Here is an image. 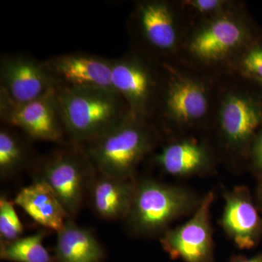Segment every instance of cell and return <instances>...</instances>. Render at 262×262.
<instances>
[{"label":"cell","mask_w":262,"mask_h":262,"mask_svg":"<svg viewBox=\"0 0 262 262\" xmlns=\"http://www.w3.org/2000/svg\"><path fill=\"white\" fill-rule=\"evenodd\" d=\"M56 87L59 89H113V59L91 53L75 52L51 57L43 61Z\"/></svg>","instance_id":"cell-13"},{"label":"cell","mask_w":262,"mask_h":262,"mask_svg":"<svg viewBox=\"0 0 262 262\" xmlns=\"http://www.w3.org/2000/svg\"><path fill=\"white\" fill-rule=\"evenodd\" d=\"M241 67L244 73L262 81V48H250L241 57Z\"/></svg>","instance_id":"cell-23"},{"label":"cell","mask_w":262,"mask_h":262,"mask_svg":"<svg viewBox=\"0 0 262 262\" xmlns=\"http://www.w3.org/2000/svg\"><path fill=\"white\" fill-rule=\"evenodd\" d=\"M163 84V63L134 48L113 59V89L133 115L153 120Z\"/></svg>","instance_id":"cell-8"},{"label":"cell","mask_w":262,"mask_h":262,"mask_svg":"<svg viewBox=\"0 0 262 262\" xmlns=\"http://www.w3.org/2000/svg\"><path fill=\"white\" fill-rule=\"evenodd\" d=\"M261 82H262V81H261Z\"/></svg>","instance_id":"cell-27"},{"label":"cell","mask_w":262,"mask_h":262,"mask_svg":"<svg viewBox=\"0 0 262 262\" xmlns=\"http://www.w3.org/2000/svg\"><path fill=\"white\" fill-rule=\"evenodd\" d=\"M211 83L163 63V84L153 121L163 133L208 125L214 117L216 98Z\"/></svg>","instance_id":"cell-4"},{"label":"cell","mask_w":262,"mask_h":262,"mask_svg":"<svg viewBox=\"0 0 262 262\" xmlns=\"http://www.w3.org/2000/svg\"><path fill=\"white\" fill-rule=\"evenodd\" d=\"M55 91L56 87L43 61L26 53H2L0 98L21 104Z\"/></svg>","instance_id":"cell-12"},{"label":"cell","mask_w":262,"mask_h":262,"mask_svg":"<svg viewBox=\"0 0 262 262\" xmlns=\"http://www.w3.org/2000/svg\"><path fill=\"white\" fill-rule=\"evenodd\" d=\"M14 201L5 194L0 196V244H8L22 237L24 226L15 211Z\"/></svg>","instance_id":"cell-21"},{"label":"cell","mask_w":262,"mask_h":262,"mask_svg":"<svg viewBox=\"0 0 262 262\" xmlns=\"http://www.w3.org/2000/svg\"><path fill=\"white\" fill-rule=\"evenodd\" d=\"M250 39L249 29L238 8L201 20L186 32L182 49L189 61L215 67L238 61Z\"/></svg>","instance_id":"cell-6"},{"label":"cell","mask_w":262,"mask_h":262,"mask_svg":"<svg viewBox=\"0 0 262 262\" xmlns=\"http://www.w3.org/2000/svg\"><path fill=\"white\" fill-rule=\"evenodd\" d=\"M225 201L220 225L239 249L251 250L262 239V217L254 196L246 186L224 189Z\"/></svg>","instance_id":"cell-14"},{"label":"cell","mask_w":262,"mask_h":262,"mask_svg":"<svg viewBox=\"0 0 262 262\" xmlns=\"http://www.w3.org/2000/svg\"><path fill=\"white\" fill-rule=\"evenodd\" d=\"M214 113L222 145L233 158L248 155L262 123V108L247 93L234 85L221 90Z\"/></svg>","instance_id":"cell-9"},{"label":"cell","mask_w":262,"mask_h":262,"mask_svg":"<svg viewBox=\"0 0 262 262\" xmlns=\"http://www.w3.org/2000/svg\"><path fill=\"white\" fill-rule=\"evenodd\" d=\"M20 131L1 124L0 127V177L10 179L32 166V150L27 136ZM31 140V139H30Z\"/></svg>","instance_id":"cell-19"},{"label":"cell","mask_w":262,"mask_h":262,"mask_svg":"<svg viewBox=\"0 0 262 262\" xmlns=\"http://www.w3.org/2000/svg\"><path fill=\"white\" fill-rule=\"evenodd\" d=\"M54 256L56 262H103L106 252L91 229L67 220L57 232Z\"/></svg>","instance_id":"cell-18"},{"label":"cell","mask_w":262,"mask_h":262,"mask_svg":"<svg viewBox=\"0 0 262 262\" xmlns=\"http://www.w3.org/2000/svg\"><path fill=\"white\" fill-rule=\"evenodd\" d=\"M32 167L34 177L47 183L61 202L68 220L75 221L96 173L83 146L67 141Z\"/></svg>","instance_id":"cell-7"},{"label":"cell","mask_w":262,"mask_h":262,"mask_svg":"<svg viewBox=\"0 0 262 262\" xmlns=\"http://www.w3.org/2000/svg\"><path fill=\"white\" fill-rule=\"evenodd\" d=\"M151 155L155 166L177 178L205 177L214 173L216 167L213 149L195 139H174Z\"/></svg>","instance_id":"cell-15"},{"label":"cell","mask_w":262,"mask_h":262,"mask_svg":"<svg viewBox=\"0 0 262 262\" xmlns=\"http://www.w3.org/2000/svg\"><path fill=\"white\" fill-rule=\"evenodd\" d=\"M229 262H262V251L251 258L246 257L242 255H234Z\"/></svg>","instance_id":"cell-25"},{"label":"cell","mask_w":262,"mask_h":262,"mask_svg":"<svg viewBox=\"0 0 262 262\" xmlns=\"http://www.w3.org/2000/svg\"><path fill=\"white\" fill-rule=\"evenodd\" d=\"M179 5L183 13L192 15L199 21L213 18L235 7V3L224 0H189Z\"/></svg>","instance_id":"cell-22"},{"label":"cell","mask_w":262,"mask_h":262,"mask_svg":"<svg viewBox=\"0 0 262 262\" xmlns=\"http://www.w3.org/2000/svg\"><path fill=\"white\" fill-rule=\"evenodd\" d=\"M46 236V231L42 230L0 244V258L10 262H56L54 256L43 245Z\"/></svg>","instance_id":"cell-20"},{"label":"cell","mask_w":262,"mask_h":262,"mask_svg":"<svg viewBox=\"0 0 262 262\" xmlns=\"http://www.w3.org/2000/svg\"><path fill=\"white\" fill-rule=\"evenodd\" d=\"M163 133L152 120L132 113L120 125L83 146L99 173L136 179L139 165L154 152Z\"/></svg>","instance_id":"cell-3"},{"label":"cell","mask_w":262,"mask_h":262,"mask_svg":"<svg viewBox=\"0 0 262 262\" xmlns=\"http://www.w3.org/2000/svg\"><path fill=\"white\" fill-rule=\"evenodd\" d=\"M136 178H116L96 170L88 195L94 213L105 220H125L134 198Z\"/></svg>","instance_id":"cell-16"},{"label":"cell","mask_w":262,"mask_h":262,"mask_svg":"<svg viewBox=\"0 0 262 262\" xmlns=\"http://www.w3.org/2000/svg\"><path fill=\"white\" fill-rule=\"evenodd\" d=\"M257 186L256 188V192H255L254 199L256 202V206L258 209L259 210L260 213L262 214V177L257 179Z\"/></svg>","instance_id":"cell-26"},{"label":"cell","mask_w":262,"mask_h":262,"mask_svg":"<svg viewBox=\"0 0 262 262\" xmlns=\"http://www.w3.org/2000/svg\"><path fill=\"white\" fill-rule=\"evenodd\" d=\"M56 96L67 140L82 146L113 130L131 114L125 100L112 89H59Z\"/></svg>","instance_id":"cell-2"},{"label":"cell","mask_w":262,"mask_h":262,"mask_svg":"<svg viewBox=\"0 0 262 262\" xmlns=\"http://www.w3.org/2000/svg\"><path fill=\"white\" fill-rule=\"evenodd\" d=\"M203 196L185 186L144 177L136 179L130 210L123 220L133 237H161L176 221L194 214Z\"/></svg>","instance_id":"cell-1"},{"label":"cell","mask_w":262,"mask_h":262,"mask_svg":"<svg viewBox=\"0 0 262 262\" xmlns=\"http://www.w3.org/2000/svg\"><path fill=\"white\" fill-rule=\"evenodd\" d=\"M248 157L253 173L257 179L262 177V131L253 141Z\"/></svg>","instance_id":"cell-24"},{"label":"cell","mask_w":262,"mask_h":262,"mask_svg":"<svg viewBox=\"0 0 262 262\" xmlns=\"http://www.w3.org/2000/svg\"><path fill=\"white\" fill-rule=\"evenodd\" d=\"M34 178L32 184L20 189L13 201L38 225L57 233L68 220L67 213L47 183Z\"/></svg>","instance_id":"cell-17"},{"label":"cell","mask_w":262,"mask_h":262,"mask_svg":"<svg viewBox=\"0 0 262 262\" xmlns=\"http://www.w3.org/2000/svg\"><path fill=\"white\" fill-rule=\"evenodd\" d=\"M0 120L31 140L61 145L68 141L56 91L31 102L17 104L0 98Z\"/></svg>","instance_id":"cell-10"},{"label":"cell","mask_w":262,"mask_h":262,"mask_svg":"<svg viewBox=\"0 0 262 262\" xmlns=\"http://www.w3.org/2000/svg\"><path fill=\"white\" fill-rule=\"evenodd\" d=\"M214 191L207 193L198 209L183 225L170 228L160 237L169 257L184 262H213L214 241L211 209Z\"/></svg>","instance_id":"cell-11"},{"label":"cell","mask_w":262,"mask_h":262,"mask_svg":"<svg viewBox=\"0 0 262 262\" xmlns=\"http://www.w3.org/2000/svg\"><path fill=\"white\" fill-rule=\"evenodd\" d=\"M181 15L175 3L165 0L136 2L127 22L131 48L160 63L173 62L187 32Z\"/></svg>","instance_id":"cell-5"}]
</instances>
